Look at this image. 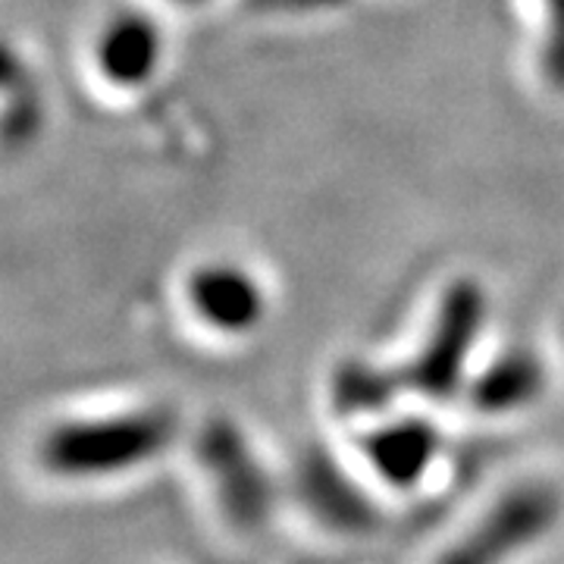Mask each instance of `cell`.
Returning <instances> with one entry per match:
<instances>
[{"label": "cell", "mask_w": 564, "mask_h": 564, "mask_svg": "<svg viewBox=\"0 0 564 564\" xmlns=\"http://www.w3.org/2000/svg\"><path fill=\"white\" fill-rule=\"evenodd\" d=\"M173 436L176 421L158 408L73 417L41 436L39 464L61 484H110L158 462Z\"/></svg>", "instance_id": "cell-1"}, {"label": "cell", "mask_w": 564, "mask_h": 564, "mask_svg": "<svg viewBox=\"0 0 564 564\" xmlns=\"http://www.w3.org/2000/svg\"><path fill=\"white\" fill-rule=\"evenodd\" d=\"M543 392V367L533 355H508L477 380L474 402L484 411H514Z\"/></svg>", "instance_id": "cell-9"}, {"label": "cell", "mask_w": 564, "mask_h": 564, "mask_svg": "<svg viewBox=\"0 0 564 564\" xmlns=\"http://www.w3.org/2000/svg\"><path fill=\"white\" fill-rule=\"evenodd\" d=\"M480 323V295L474 289H455L436 326L430 348L414 364V386L430 399H445L455 392L464 373V355L470 345V333Z\"/></svg>", "instance_id": "cell-4"}, {"label": "cell", "mask_w": 564, "mask_h": 564, "mask_svg": "<svg viewBox=\"0 0 564 564\" xmlns=\"http://www.w3.org/2000/svg\"><path fill=\"white\" fill-rule=\"evenodd\" d=\"M440 452V433L421 421H395L370 430L361 440L364 462L386 489L411 492Z\"/></svg>", "instance_id": "cell-5"}, {"label": "cell", "mask_w": 564, "mask_h": 564, "mask_svg": "<svg viewBox=\"0 0 564 564\" xmlns=\"http://www.w3.org/2000/svg\"><path fill=\"white\" fill-rule=\"evenodd\" d=\"M202 448L204 464L210 467L214 496L226 518L239 527L261 524L273 502V489L254 455H248L242 436H236L229 426H217L204 436Z\"/></svg>", "instance_id": "cell-3"}, {"label": "cell", "mask_w": 564, "mask_h": 564, "mask_svg": "<svg viewBox=\"0 0 564 564\" xmlns=\"http://www.w3.org/2000/svg\"><path fill=\"white\" fill-rule=\"evenodd\" d=\"M98 69L117 85H139L154 76L161 61V32L139 13L113 20L98 39Z\"/></svg>", "instance_id": "cell-7"}, {"label": "cell", "mask_w": 564, "mask_h": 564, "mask_svg": "<svg viewBox=\"0 0 564 564\" xmlns=\"http://www.w3.org/2000/svg\"><path fill=\"white\" fill-rule=\"evenodd\" d=\"M188 302L207 326L220 333L254 329L263 317L261 285L232 263H210L188 280Z\"/></svg>", "instance_id": "cell-6"}, {"label": "cell", "mask_w": 564, "mask_h": 564, "mask_svg": "<svg viewBox=\"0 0 564 564\" xmlns=\"http://www.w3.org/2000/svg\"><path fill=\"white\" fill-rule=\"evenodd\" d=\"M304 499L323 524L361 530L373 521V514H367V496L348 486V477L333 462H311V467H304Z\"/></svg>", "instance_id": "cell-8"}, {"label": "cell", "mask_w": 564, "mask_h": 564, "mask_svg": "<svg viewBox=\"0 0 564 564\" xmlns=\"http://www.w3.org/2000/svg\"><path fill=\"white\" fill-rule=\"evenodd\" d=\"M562 521V496L549 484L508 486L470 518L433 564H518Z\"/></svg>", "instance_id": "cell-2"}]
</instances>
